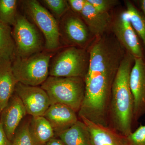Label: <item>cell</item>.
<instances>
[{"mask_svg": "<svg viewBox=\"0 0 145 145\" xmlns=\"http://www.w3.org/2000/svg\"><path fill=\"white\" fill-rule=\"evenodd\" d=\"M16 55V46L10 26L0 21V57L13 61Z\"/></svg>", "mask_w": 145, "mask_h": 145, "instance_id": "cell-19", "label": "cell"}, {"mask_svg": "<svg viewBox=\"0 0 145 145\" xmlns=\"http://www.w3.org/2000/svg\"><path fill=\"white\" fill-rule=\"evenodd\" d=\"M79 118L86 126L92 145H127L126 137L111 128L93 123L84 117Z\"/></svg>", "mask_w": 145, "mask_h": 145, "instance_id": "cell-14", "label": "cell"}, {"mask_svg": "<svg viewBox=\"0 0 145 145\" xmlns=\"http://www.w3.org/2000/svg\"><path fill=\"white\" fill-rule=\"evenodd\" d=\"M129 84L134 101V125L145 115V62L143 58H134Z\"/></svg>", "mask_w": 145, "mask_h": 145, "instance_id": "cell-11", "label": "cell"}, {"mask_svg": "<svg viewBox=\"0 0 145 145\" xmlns=\"http://www.w3.org/2000/svg\"><path fill=\"white\" fill-rule=\"evenodd\" d=\"M85 92L78 117L108 127V112L112 87L126 51L114 36L96 37L88 50Z\"/></svg>", "mask_w": 145, "mask_h": 145, "instance_id": "cell-1", "label": "cell"}, {"mask_svg": "<svg viewBox=\"0 0 145 145\" xmlns=\"http://www.w3.org/2000/svg\"><path fill=\"white\" fill-rule=\"evenodd\" d=\"M18 3L16 0H0V21L13 26L18 13Z\"/></svg>", "mask_w": 145, "mask_h": 145, "instance_id": "cell-21", "label": "cell"}, {"mask_svg": "<svg viewBox=\"0 0 145 145\" xmlns=\"http://www.w3.org/2000/svg\"><path fill=\"white\" fill-rule=\"evenodd\" d=\"M43 116L52 126L55 136L72 126L79 119L73 109L59 104L50 105Z\"/></svg>", "mask_w": 145, "mask_h": 145, "instance_id": "cell-13", "label": "cell"}, {"mask_svg": "<svg viewBox=\"0 0 145 145\" xmlns=\"http://www.w3.org/2000/svg\"><path fill=\"white\" fill-rule=\"evenodd\" d=\"M1 110H0V122H1Z\"/></svg>", "mask_w": 145, "mask_h": 145, "instance_id": "cell-30", "label": "cell"}, {"mask_svg": "<svg viewBox=\"0 0 145 145\" xmlns=\"http://www.w3.org/2000/svg\"><path fill=\"white\" fill-rule=\"evenodd\" d=\"M13 26L12 33L16 46L15 56L25 59L45 50V44L38 28L25 16L18 13Z\"/></svg>", "mask_w": 145, "mask_h": 145, "instance_id": "cell-7", "label": "cell"}, {"mask_svg": "<svg viewBox=\"0 0 145 145\" xmlns=\"http://www.w3.org/2000/svg\"><path fill=\"white\" fill-rule=\"evenodd\" d=\"M54 52L44 50L25 59L15 56L12 70L18 82L26 85H41L49 75L50 64Z\"/></svg>", "mask_w": 145, "mask_h": 145, "instance_id": "cell-4", "label": "cell"}, {"mask_svg": "<svg viewBox=\"0 0 145 145\" xmlns=\"http://www.w3.org/2000/svg\"><path fill=\"white\" fill-rule=\"evenodd\" d=\"M110 27L114 36L126 52L134 58L144 59L142 49L138 36L125 10L119 13L112 21Z\"/></svg>", "mask_w": 145, "mask_h": 145, "instance_id": "cell-8", "label": "cell"}, {"mask_svg": "<svg viewBox=\"0 0 145 145\" xmlns=\"http://www.w3.org/2000/svg\"><path fill=\"white\" fill-rule=\"evenodd\" d=\"M54 14L57 19L60 20L70 10L67 1L65 0H43L40 1Z\"/></svg>", "mask_w": 145, "mask_h": 145, "instance_id": "cell-23", "label": "cell"}, {"mask_svg": "<svg viewBox=\"0 0 145 145\" xmlns=\"http://www.w3.org/2000/svg\"><path fill=\"white\" fill-rule=\"evenodd\" d=\"M15 93L20 98L27 114L31 117L43 116L51 105L47 93L39 86H30L18 82Z\"/></svg>", "mask_w": 145, "mask_h": 145, "instance_id": "cell-10", "label": "cell"}, {"mask_svg": "<svg viewBox=\"0 0 145 145\" xmlns=\"http://www.w3.org/2000/svg\"><path fill=\"white\" fill-rule=\"evenodd\" d=\"M80 16L85 23L91 34L96 37L105 34L110 27L112 21L109 13L98 11L87 0Z\"/></svg>", "mask_w": 145, "mask_h": 145, "instance_id": "cell-15", "label": "cell"}, {"mask_svg": "<svg viewBox=\"0 0 145 145\" xmlns=\"http://www.w3.org/2000/svg\"><path fill=\"white\" fill-rule=\"evenodd\" d=\"M29 130L35 145H45L55 137L52 126L44 116L31 117Z\"/></svg>", "mask_w": 145, "mask_h": 145, "instance_id": "cell-18", "label": "cell"}, {"mask_svg": "<svg viewBox=\"0 0 145 145\" xmlns=\"http://www.w3.org/2000/svg\"><path fill=\"white\" fill-rule=\"evenodd\" d=\"M27 114L22 102L14 92L1 114V123L8 140L11 142L20 123Z\"/></svg>", "mask_w": 145, "mask_h": 145, "instance_id": "cell-12", "label": "cell"}, {"mask_svg": "<svg viewBox=\"0 0 145 145\" xmlns=\"http://www.w3.org/2000/svg\"><path fill=\"white\" fill-rule=\"evenodd\" d=\"M29 121L24 123L16 130L11 145H35L30 135Z\"/></svg>", "mask_w": 145, "mask_h": 145, "instance_id": "cell-22", "label": "cell"}, {"mask_svg": "<svg viewBox=\"0 0 145 145\" xmlns=\"http://www.w3.org/2000/svg\"><path fill=\"white\" fill-rule=\"evenodd\" d=\"M41 87L47 93L51 105L59 104L72 108L78 113L84 98L85 85L83 78L49 76Z\"/></svg>", "mask_w": 145, "mask_h": 145, "instance_id": "cell-3", "label": "cell"}, {"mask_svg": "<svg viewBox=\"0 0 145 145\" xmlns=\"http://www.w3.org/2000/svg\"><path fill=\"white\" fill-rule=\"evenodd\" d=\"M89 61L88 50L78 47H69L52 57L50 64L49 76L84 79Z\"/></svg>", "mask_w": 145, "mask_h": 145, "instance_id": "cell-5", "label": "cell"}, {"mask_svg": "<svg viewBox=\"0 0 145 145\" xmlns=\"http://www.w3.org/2000/svg\"><path fill=\"white\" fill-rule=\"evenodd\" d=\"M67 1L70 10L80 16L85 5L86 0H69Z\"/></svg>", "mask_w": 145, "mask_h": 145, "instance_id": "cell-26", "label": "cell"}, {"mask_svg": "<svg viewBox=\"0 0 145 145\" xmlns=\"http://www.w3.org/2000/svg\"><path fill=\"white\" fill-rule=\"evenodd\" d=\"M139 5H140L141 10L142 11L143 15L145 18V0H140L138 1Z\"/></svg>", "mask_w": 145, "mask_h": 145, "instance_id": "cell-29", "label": "cell"}, {"mask_svg": "<svg viewBox=\"0 0 145 145\" xmlns=\"http://www.w3.org/2000/svg\"><path fill=\"white\" fill-rule=\"evenodd\" d=\"M25 13L44 38L45 50L54 52L60 45L59 23L55 17L36 0L22 1Z\"/></svg>", "mask_w": 145, "mask_h": 145, "instance_id": "cell-6", "label": "cell"}, {"mask_svg": "<svg viewBox=\"0 0 145 145\" xmlns=\"http://www.w3.org/2000/svg\"><path fill=\"white\" fill-rule=\"evenodd\" d=\"M12 60L0 57V110L7 105L18 82L12 70Z\"/></svg>", "mask_w": 145, "mask_h": 145, "instance_id": "cell-16", "label": "cell"}, {"mask_svg": "<svg viewBox=\"0 0 145 145\" xmlns=\"http://www.w3.org/2000/svg\"><path fill=\"white\" fill-rule=\"evenodd\" d=\"M55 137L60 139L65 145H92L88 130L80 119Z\"/></svg>", "mask_w": 145, "mask_h": 145, "instance_id": "cell-17", "label": "cell"}, {"mask_svg": "<svg viewBox=\"0 0 145 145\" xmlns=\"http://www.w3.org/2000/svg\"><path fill=\"white\" fill-rule=\"evenodd\" d=\"M0 145H11V142L8 140L1 122H0Z\"/></svg>", "mask_w": 145, "mask_h": 145, "instance_id": "cell-27", "label": "cell"}, {"mask_svg": "<svg viewBox=\"0 0 145 145\" xmlns=\"http://www.w3.org/2000/svg\"><path fill=\"white\" fill-rule=\"evenodd\" d=\"M45 145H65L60 139L54 137L48 142Z\"/></svg>", "mask_w": 145, "mask_h": 145, "instance_id": "cell-28", "label": "cell"}, {"mask_svg": "<svg viewBox=\"0 0 145 145\" xmlns=\"http://www.w3.org/2000/svg\"><path fill=\"white\" fill-rule=\"evenodd\" d=\"M60 36L71 46L86 48L91 33L80 16L69 10L60 19Z\"/></svg>", "mask_w": 145, "mask_h": 145, "instance_id": "cell-9", "label": "cell"}, {"mask_svg": "<svg viewBox=\"0 0 145 145\" xmlns=\"http://www.w3.org/2000/svg\"><path fill=\"white\" fill-rule=\"evenodd\" d=\"M127 145H145V125L140 126L126 137Z\"/></svg>", "mask_w": 145, "mask_h": 145, "instance_id": "cell-24", "label": "cell"}, {"mask_svg": "<svg viewBox=\"0 0 145 145\" xmlns=\"http://www.w3.org/2000/svg\"><path fill=\"white\" fill-rule=\"evenodd\" d=\"M96 10L103 13H108L114 7L119 4L117 0H87Z\"/></svg>", "mask_w": 145, "mask_h": 145, "instance_id": "cell-25", "label": "cell"}, {"mask_svg": "<svg viewBox=\"0 0 145 145\" xmlns=\"http://www.w3.org/2000/svg\"><path fill=\"white\" fill-rule=\"evenodd\" d=\"M134 58L126 52L112 87L108 112V127L127 137L132 132L134 101L129 84Z\"/></svg>", "mask_w": 145, "mask_h": 145, "instance_id": "cell-2", "label": "cell"}, {"mask_svg": "<svg viewBox=\"0 0 145 145\" xmlns=\"http://www.w3.org/2000/svg\"><path fill=\"white\" fill-rule=\"evenodd\" d=\"M126 10L133 27L142 41L145 48V18L142 13L133 5L131 2H125Z\"/></svg>", "mask_w": 145, "mask_h": 145, "instance_id": "cell-20", "label": "cell"}]
</instances>
